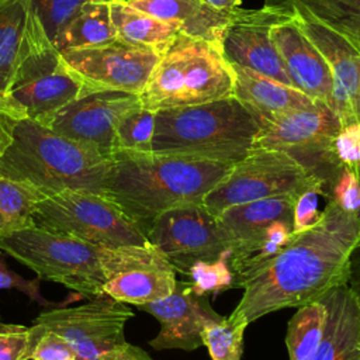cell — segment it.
Masks as SVG:
<instances>
[{
  "label": "cell",
  "mask_w": 360,
  "mask_h": 360,
  "mask_svg": "<svg viewBox=\"0 0 360 360\" xmlns=\"http://www.w3.org/2000/svg\"><path fill=\"white\" fill-rule=\"evenodd\" d=\"M231 252L224 253L214 260H195L184 276L187 283L197 295H214L235 288V271L229 263Z\"/></svg>",
  "instance_id": "29"
},
{
  "label": "cell",
  "mask_w": 360,
  "mask_h": 360,
  "mask_svg": "<svg viewBox=\"0 0 360 360\" xmlns=\"http://www.w3.org/2000/svg\"><path fill=\"white\" fill-rule=\"evenodd\" d=\"M139 104L138 94L97 90L70 101L41 124L111 158L115 150V129L120 120Z\"/></svg>",
  "instance_id": "14"
},
{
  "label": "cell",
  "mask_w": 360,
  "mask_h": 360,
  "mask_svg": "<svg viewBox=\"0 0 360 360\" xmlns=\"http://www.w3.org/2000/svg\"><path fill=\"white\" fill-rule=\"evenodd\" d=\"M39 228L108 246H143L146 235L110 198L77 190H63L41 198L34 212Z\"/></svg>",
  "instance_id": "7"
},
{
  "label": "cell",
  "mask_w": 360,
  "mask_h": 360,
  "mask_svg": "<svg viewBox=\"0 0 360 360\" xmlns=\"http://www.w3.org/2000/svg\"><path fill=\"white\" fill-rule=\"evenodd\" d=\"M346 285L353 294L360 312V240L354 246L349 259V271H347Z\"/></svg>",
  "instance_id": "39"
},
{
  "label": "cell",
  "mask_w": 360,
  "mask_h": 360,
  "mask_svg": "<svg viewBox=\"0 0 360 360\" xmlns=\"http://www.w3.org/2000/svg\"><path fill=\"white\" fill-rule=\"evenodd\" d=\"M42 336L38 325H0V360H30L37 340Z\"/></svg>",
  "instance_id": "32"
},
{
  "label": "cell",
  "mask_w": 360,
  "mask_h": 360,
  "mask_svg": "<svg viewBox=\"0 0 360 360\" xmlns=\"http://www.w3.org/2000/svg\"><path fill=\"white\" fill-rule=\"evenodd\" d=\"M60 56L89 93L117 90L139 96L162 55L115 39L98 46L66 49Z\"/></svg>",
  "instance_id": "13"
},
{
  "label": "cell",
  "mask_w": 360,
  "mask_h": 360,
  "mask_svg": "<svg viewBox=\"0 0 360 360\" xmlns=\"http://www.w3.org/2000/svg\"><path fill=\"white\" fill-rule=\"evenodd\" d=\"M89 93L49 41L38 45L17 68L0 94V112L44 122L63 105Z\"/></svg>",
  "instance_id": "10"
},
{
  "label": "cell",
  "mask_w": 360,
  "mask_h": 360,
  "mask_svg": "<svg viewBox=\"0 0 360 360\" xmlns=\"http://www.w3.org/2000/svg\"><path fill=\"white\" fill-rule=\"evenodd\" d=\"M176 273L170 260L150 245L139 260L110 278L103 292L138 307L170 295L177 284Z\"/></svg>",
  "instance_id": "19"
},
{
  "label": "cell",
  "mask_w": 360,
  "mask_h": 360,
  "mask_svg": "<svg viewBox=\"0 0 360 360\" xmlns=\"http://www.w3.org/2000/svg\"><path fill=\"white\" fill-rule=\"evenodd\" d=\"M274 10L291 13L297 25L326 59L333 75L332 111L336 114L340 124L347 125L359 121L360 52L342 34L328 27L300 6Z\"/></svg>",
  "instance_id": "16"
},
{
  "label": "cell",
  "mask_w": 360,
  "mask_h": 360,
  "mask_svg": "<svg viewBox=\"0 0 360 360\" xmlns=\"http://www.w3.org/2000/svg\"><path fill=\"white\" fill-rule=\"evenodd\" d=\"M359 121H360V86H359Z\"/></svg>",
  "instance_id": "43"
},
{
  "label": "cell",
  "mask_w": 360,
  "mask_h": 360,
  "mask_svg": "<svg viewBox=\"0 0 360 360\" xmlns=\"http://www.w3.org/2000/svg\"><path fill=\"white\" fill-rule=\"evenodd\" d=\"M39 281H41L39 277L27 280L22 276H20L18 273L10 270L7 267L4 259L0 255V290H18V291L24 292L31 301H34L42 307H58V304L51 302L41 295Z\"/></svg>",
  "instance_id": "37"
},
{
  "label": "cell",
  "mask_w": 360,
  "mask_h": 360,
  "mask_svg": "<svg viewBox=\"0 0 360 360\" xmlns=\"http://www.w3.org/2000/svg\"><path fill=\"white\" fill-rule=\"evenodd\" d=\"M110 15L117 39L142 48H149L163 55L180 32L173 24L152 17L127 3H111Z\"/></svg>",
  "instance_id": "24"
},
{
  "label": "cell",
  "mask_w": 360,
  "mask_h": 360,
  "mask_svg": "<svg viewBox=\"0 0 360 360\" xmlns=\"http://www.w3.org/2000/svg\"><path fill=\"white\" fill-rule=\"evenodd\" d=\"M127 4L162 21L173 24L180 32L208 41L219 48L226 27L239 11L219 10L202 0H128Z\"/></svg>",
  "instance_id": "21"
},
{
  "label": "cell",
  "mask_w": 360,
  "mask_h": 360,
  "mask_svg": "<svg viewBox=\"0 0 360 360\" xmlns=\"http://www.w3.org/2000/svg\"><path fill=\"white\" fill-rule=\"evenodd\" d=\"M290 17L288 11L281 13L266 4L259 10L240 7L221 38L219 49L224 58L231 65L255 70L283 84L292 86L270 35L274 24Z\"/></svg>",
  "instance_id": "15"
},
{
  "label": "cell",
  "mask_w": 360,
  "mask_h": 360,
  "mask_svg": "<svg viewBox=\"0 0 360 360\" xmlns=\"http://www.w3.org/2000/svg\"><path fill=\"white\" fill-rule=\"evenodd\" d=\"M248 322L232 315L208 323L202 330V343L212 360H240Z\"/></svg>",
  "instance_id": "28"
},
{
  "label": "cell",
  "mask_w": 360,
  "mask_h": 360,
  "mask_svg": "<svg viewBox=\"0 0 360 360\" xmlns=\"http://www.w3.org/2000/svg\"><path fill=\"white\" fill-rule=\"evenodd\" d=\"M48 41L32 0H0V94L8 87L20 63Z\"/></svg>",
  "instance_id": "20"
},
{
  "label": "cell",
  "mask_w": 360,
  "mask_h": 360,
  "mask_svg": "<svg viewBox=\"0 0 360 360\" xmlns=\"http://www.w3.org/2000/svg\"><path fill=\"white\" fill-rule=\"evenodd\" d=\"M260 120L236 97L156 111L152 152L235 165L253 148Z\"/></svg>",
  "instance_id": "5"
},
{
  "label": "cell",
  "mask_w": 360,
  "mask_h": 360,
  "mask_svg": "<svg viewBox=\"0 0 360 360\" xmlns=\"http://www.w3.org/2000/svg\"><path fill=\"white\" fill-rule=\"evenodd\" d=\"M155 118L156 111L148 110L142 104L129 110L117 125L114 152H150Z\"/></svg>",
  "instance_id": "30"
},
{
  "label": "cell",
  "mask_w": 360,
  "mask_h": 360,
  "mask_svg": "<svg viewBox=\"0 0 360 360\" xmlns=\"http://www.w3.org/2000/svg\"><path fill=\"white\" fill-rule=\"evenodd\" d=\"M359 219H360V215H359Z\"/></svg>",
  "instance_id": "44"
},
{
  "label": "cell",
  "mask_w": 360,
  "mask_h": 360,
  "mask_svg": "<svg viewBox=\"0 0 360 360\" xmlns=\"http://www.w3.org/2000/svg\"><path fill=\"white\" fill-rule=\"evenodd\" d=\"M111 158L38 121L0 112V176L25 181L44 195L77 190L105 197Z\"/></svg>",
  "instance_id": "3"
},
{
  "label": "cell",
  "mask_w": 360,
  "mask_h": 360,
  "mask_svg": "<svg viewBox=\"0 0 360 360\" xmlns=\"http://www.w3.org/2000/svg\"><path fill=\"white\" fill-rule=\"evenodd\" d=\"M136 308L150 314L160 323L159 333L149 342L156 350H195L204 346V328L222 318L212 309L207 297L197 295L190 284L183 280H177L170 295Z\"/></svg>",
  "instance_id": "17"
},
{
  "label": "cell",
  "mask_w": 360,
  "mask_h": 360,
  "mask_svg": "<svg viewBox=\"0 0 360 360\" xmlns=\"http://www.w3.org/2000/svg\"><path fill=\"white\" fill-rule=\"evenodd\" d=\"M233 73L221 49L179 32L159 58L139 94L142 107L158 111L232 96Z\"/></svg>",
  "instance_id": "6"
},
{
  "label": "cell",
  "mask_w": 360,
  "mask_h": 360,
  "mask_svg": "<svg viewBox=\"0 0 360 360\" xmlns=\"http://www.w3.org/2000/svg\"><path fill=\"white\" fill-rule=\"evenodd\" d=\"M326 307L318 300L298 307L287 325L285 346L290 360H311L325 332Z\"/></svg>",
  "instance_id": "27"
},
{
  "label": "cell",
  "mask_w": 360,
  "mask_h": 360,
  "mask_svg": "<svg viewBox=\"0 0 360 360\" xmlns=\"http://www.w3.org/2000/svg\"><path fill=\"white\" fill-rule=\"evenodd\" d=\"M208 6L219 10H232L239 6L240 0H202Z\"/></svg>",
  "instance_id": "41"
},
{
  "label": "cell",
  "mask_w": 360,
  "mask_h": 360,
  "mask_svg": "<svg viewBox=\"0 0 360 360\" xmlns=\"http://www.w3.org/2000/svg\"><path fill=\"white\" fill-rule=\"evenodd\" d=\"M231 68L233 73L232 96L245 104L260 120L262 125L316 103L292 86L238 65H231Z\"/></svg>",
  "instance_id": "22"
},
{
  "label": "cell",
  "mask_w": 360,
  "mask_h": 360,
  "mask_svg": "<svg viewBox=\"0 0 360 360\" xmlns=\"http://www.w3.org/2000/svg\"><path fill=\"white\" fill-rule=\"evenodd\" d=\"M232 166L152 150H117L111 156L105 197L146 235L159 214L181 204L202 202Z\"/></svg>",
  "instance_id": "2"
},
{
  "label": "cell",
  "mask_w": 360,
  "mask_h": 360,
  "mask_svg": "<svg viewBox=\"0 0 360 360\" xmlns=\"http://www.w3.org/2000/svg\"><path fill=\"white\" fill-rule=\"evenodd\" d=\"M149 246L108 248L37 225L0 239V250L39 278L59 283L89 300L104 294V284L139 260Z\"/></svg>",
  "instance_id": "4"
},
{
  "label": "cell",
  "mask_w": 360,
  "mask_h": 360,
  "mask_svg": "<svg viewBox=\"0 0 360 360\" xmlns=\"http://www.w3.org/2000/svg\"><path fill=\"white\" fill-rule=\"evenodd\" d=\"M359 240V217L328 200L315 226L292 233L271 259L236 273L235 288L243 294L231 315L252 323L267 314L321 300L346 284L349 259Z\"/></svg>",
  "instance_id": "1"
},
{
  "label": "cell",
  "mask_w": 360,
  "mask_h": 360,
  "mask_svg": "<svg viewBox=\"0 0 360 360\" xmlns=\"http://www.w3.org/2000/svg\"><path fill=\"white\" fill-rule=\"evenodd\" d=\"M266 6L274 8L300 6L314 17L321 18L329 14L357 10L360 8V0H266Z\"/></svg>",
  "instance_id": "34"
},
{
  "label": "cell",
  "mask_w": 360,
  "mask_h": 360,
  "mask_svg": "<svg viewBox=\"0 0 360 360\" xmlns=\"http://www.w3.org/2000/svg\"><path fill=\"white\" fill-rule=\"evenodd\" d=\"M89 0H32L34 13L52 44Z\"/></svg>",
  "instance_id": "31"
},
{
  "label": "cell",
  "mask_w": 360,
  "mask_h": 360,
  "mask_svg": "<svg viewBox=\"0 0 360 360\" xmlns=\"http://www.w3.org/2000/svg\"><path fill=\"white\" fill-rule=\"evenodd\" d=\"M146 239L186 274L195 260H214L233 248V239L202 202H188L159 214Z\"/></svg>",
  "instance_id": "12"
},
{
  "label": "cell",
  "mask_w": 360,
  "mask_h": 360,
  "mask_svg": "<svg viewBox=\"0 0 360 360\" xmlns=\"http://www.w3.org/2000/svg\"><path fill=\"white\" fill-rule=\"evenodd\" d=\"M333 146L342 169L360 179V121L342 125Z\"/></svg>",
  "instance_id": "33"
},
{
  "label": "cell",
  "mask_w": 360,
  "mask_h": 360,
  "mask_svg": "<svg viewBox=\"0 0 360 360\" xmlns=\"http://www.w3.org/2000/svg\"><path fill=\"white\" fill-rule=\"evenodd\" d=\"M342 124L323 103L291 111L264 122L255 148L280 150L300 163L322 187L323 197L343 170L335 155V138Z\"/></svg>",
  "instance_id": "8"
},
{
  "label": "cell",
  "mask_w": 360,
  "mask_h": 360,
  "mask_svg": "<svg viewBox=\"0 0 360 360\" xmlns=\"http://www.w3.org/2000/svg\"><path fill=\"white\" fill-rule=\"evenodd\" d=\"M44 197L25 181L0 176V239L34 226V212Z\"/></svg>",
  "instance_id": "26"
},
{
  "label": "cell",
  "mask_w": 360,
  "mask_h": 360,
  "mask_svg": "<svg viewBox=\"0 0 360 360\" xmlns=\"http://www.w3.org/2000/svg\"><path fill=\"white\" fill-rule=\"evenodd\" d=\"M322 187L288 155L266 148H253L235 163L225 177L204 197V207L218 215L225 208L278 195H300Z\"/></svg>",
  "instance_id": "9"
},
{
  "label": "cell",
  "mask_w": 360,
  "mask_h": 360,
  "mask_svg": "<svg viewBox=\"0 0 360 360\" xmlns=\"http://www.w3.org/2000/svg\"><path fill=\"white\" fill-rule=\"evenodd\" d=\"M30 360H77L73 349L56 333L46 330L35 343Z\"/></svg>",
  "instance_id": "38"
},
{
  "label": "cell",
  "mask_w": 360,
  "mask_h": 360,
  "mask_svg": "<svg viewBox=\"0 0 360 360\" xmlns=\"http://www.w3.org/2000/svg\"><path fill=\"white\" fill-rule=\"evenodd\" d=\"M132 316L125 302L101 294L82 305L44 311L35 323L60 336L77 360H98L127 342L124 328Z\"/></svg>",
  "instance_id": "11"
},
{
  "label": "cell",
  "mask_w": 360,
  "mask_h": 360,
  "mask_svg": "<svg viewBox=\"0 0 360 360\" xmlns=\"http://www.w3.org/2000/svg\"><path fill=\"white\" fill-rule=\"evenodd\" d=\"M321 195L316 190H307L297 195L292 210V233H301L315 226L322 215L318 210V197Z\"/></svg>",
  "instance_id": "36"
},
{
  "label": "cell",
  "mask_w": 360,
  "mask_h": 360,
  "mask_svg": "<svg viewBox=\"0 0 360 360\" xmlns=\"http://www.w3.org/2000/svg\"><path fill=\"white\" fill-rule=\"evenodd\" d=\"M117 39L110 15V4L86 1L80 13L59 32L52 42L58 52L66 49L91 48Z\"/></svg>",
  "instance_id": "25"
},
{
  "label": "cell",
  "mask_w": 360,
  "mask_h": 360,
  "mask_svg": "<svg viewBox=\"0 0 360 360\" xmlns=\"http://www.w3.org/2000/svg\"><path fill=\"white\" fill-rule=\"evenodd\" d=\"M297 195H278L255 200L225 208L217 215L219 225L233 239V248H243L256 240L276 221L292 224Z\"/></svg>",
  "instance_id": "23"
},
{
  "label": "cell",
  "mask_w": 360,
  "mask_h": 360,
  "mask_svg": "<svg viewBox=\"0 0 360 360\" xmlns=\"http://www.w3.org/2000/svg\"><path fill=\"white\" fill-rule=\"evenodd\" d=\"M270 35L290 76L292 87L298 89L312 100L326 104L332 110V70L319 49L297 25L292 15L285 21L274 24Z\"/></svg>",
  "instance_id": "18"
},
{
  "label": "cell",
  "mask_w": 360,
  "mask_h": 360,
  "mask_svg": "<svg viewBox=\"0 0 360 360\" xmlns=\"http://www.w3.org/2000/svg\"><path fill=\"white\" fill-rule=\"evenodd\" d=\"M328 200H333L342 210L360 215V179L347 170H342L333 183Z\"/></svg>",
  "instance_id": "35"
},
{
  "label": "cell",
  "mask_w": 360,
  "mask_h": 360,
  "mask_svg": "<svg viewBox=\"0 0 360 360\" xmlns=\"http://www.w3.org/2000/svg\"><path fill=\"white\" fill-rule=\"evenodd\" d=\"M89 1H96V3H105V4H111V3H127L128 0H89Z\"/></svg>",
  "instance_id": "42"
},
{
  "label": "cell",
  "mask_w": 360,
  "mask_h": 360,
  "mask_svg": "<svg viewBox=\"0 0 360 360\" xmlns=\"http://www.w3.org/2000/svg\"><path fill=\"white\" fill-rule=\"evenodd\" d=\"M98 360H153L143 349L125 342L120 347L105 353Z\"/></svg>",
  "instance_id": "40"
}]
</instances>
